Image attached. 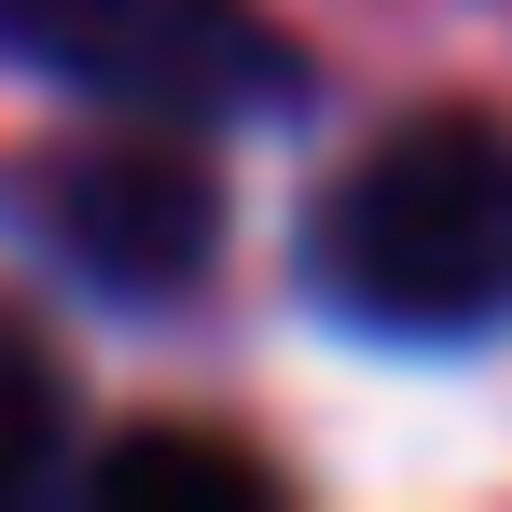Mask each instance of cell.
Returning <instances> with one entry per match:
<instances>
[{
	"instance_id": "cell-2",
	"label": "cell",
	"mask_w": 512,
	"mask_h": 512,
	"mask_svg": "<svg viewBox=\"0 0 512 512\" xmlns=\"http://www.w3.org/2000/svg\"><path fill=\"white\" fill-rule=\"evenodd\" d=\"M0 56L42 84L139 111V125H277L305 97V56L263 0H0Z\"/></svg>"
},
{
	"instance_id": "cell-3",
	"label": "cell",
	"mask_w": 512,
	"mask_h": 512,
	"mask_svg": "<svg viewBox=\"0 0 512 512\" xmlns=\"http://www.w3.org/2000/svg\"><path fill=\"white\" fill-rule=\"evenodd\" d=\"M14 222H28V250L56 263L70 291H97V305H180V291L222 263V180L194 153V125L111 111L56 167H28Z\"/></svg>"
},
{
	"instance_id": "cell-5",
	"label": "cell",
	"mask_w": 512,
	"mask_h": 512,
	"mask_svg": "<svg viewBox=\"0 0 512 512\" xmlns=\"http://www.w3.org/2000/svg\"><path fill=\"white\" fill-rule=\"evenodd\" d=\"M56 471H70V374H56V346L0 305V512L42 499Z\"/></svg>"
},
{
	"instance_id": "cell-1",
	"label": "cell",
	"mask_w": 512,
	"mask_h": 512,
	"mask_svg": "<svg viewBox=\"0 0 512 512\" xmlns=\"http://www.w3.org/2000/svg\"><path fill=\"white\" fill-rule=\"evenodd\" d=\"M305 277L346 333L485 346L512 333V125L416 111L388 125L305 222Z\"/></svg>"
},
{
	"instance_id": "cell-4",
	"label": "cell",
	"mask_w": 512,
	"mask_h": 512,
	"mask_svg": "<svg viewBox=\"0 0 512 512\" xmlns=\"http://www.w3.org/2000/svg\"><path fill=\"white\" fill-rule=\"evenodd\" d=\"M111 512H167V499H208V512H263L277 499V471H263L250 443H208V429H139V443H111L84 471Z\"/></svg>"
}]
</instances>
